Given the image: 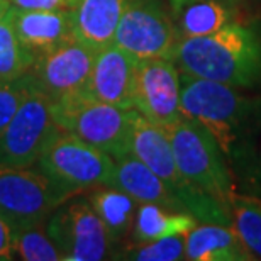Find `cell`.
<instances>
[{
	"instance_id": "6da1fadb",
	"label": "cell",
	"mask_w": 261,
	"mask_h": 261,
	"mask_svg": "<svg viewBox=\"0 0 261 261\" xmlns=\"http://www.w3.org/2000/svg\"><path fill=\"white\" fill-rule=\"evenodd\" d=\"M171 60L197 78L254 90L261 87V24L229 22L198 38H180Z\"/></svg>"
},
{
	"instance_id": "7a4b0ae2",
	"label": "cell",
	"mask_w": 261,
	"mask_h": 261,
	"mask_svg": "<svg viewBox=\"0 0 261 261\" xmlns=\"http://www.w3.org/2000/svg\"><path fill=\"white\" fill-rule=\"evenodd\" d=\"M180 111L214 136L227 163H246L259 126V100L244 95L241 88L181 73Z\"/></svg>"
},
{
	"instance_id": "3957f363",
	"label": "cell",
	"mask_w": 261,
	"mask_h": 261,
	"mask_svg": "<svg viewBox=\"0 0 261 261\" xmlns=\"http://www.w3.org/2000/svg\"><path fill=\"white\" fill-rule=\"evenodd\" d=\"M129 153L153 170L171 190L184 211L198 222L231 226V214L227 208L180 173L166 129L149 122L138 111L134 112L130 126Z\"/></svg>"
},
{
	"instance_id": "277c9868",
	"label": "cell",
	"mask_w": 261,
	"mask_h": 261,
	"mask_svg": "<svg viewBox=\"0 0 261 261\" xmlns=\"http://www.w3.org/2000/svg\"><path fill=\"white\" fill-rule=\"evenodd\" d=\"M51 112L61 130L76 136L114 160L129 153L134 109L111 106L82 92L51 102Z\"/></svg>"
},
{
	"instance_id": "5b68a950",
	"label": "cell",
	"mask_w": 261,
	"mask_h": 261,
	"mask_svg": "<svg viewBox=\"0 0 261 261\" xmlns=\"http://www.w3.org/2000/svg\"><path fill=\"white\" fill-rule=\"evenodd\" d=\"M166 133L180 173L229 211L234 194L232 173L214 136L184 116Z\"/></svg>"
},
{
	"instance_id": "8992f818",
	"label": "cell",
	"mask_w": 261,
	"mask_h": 261,
	"mask_svg": "<svg viewBox=\"0 0 261 261\" xmlns=\"http://www.w3.org/2000/svg\"><path fill=\"white\" fill-rule=\"evenodd\" d=\"M39 171L68 198L82 190L111 187L116 160L66 130H58L36 161Z\"/></svg>"
},
{
	"instance_id": "52a82bcc",
	"label": "cell",
	"mask_w": 261,
	"mask_h": 261,
	"mask_svg": "<svg viewBox=\"0 0 261 261\" xmlns=\"http://www.w3.org/2000/svg\"><path fill=\"white\" fill-rule=\"evenodd\" d=\"M46 232L65 261H100L114 244L88 200H65L44 222Z\"/></svg>"
},
{
	"instance_id": "ba28073f",
	"label": "cell",
	"mask_w": 261,
	"mask_h": 261,
	"mask_svg": "<svg viewBox=\"0 0 261 261\" xmlns=\"http://www.w3.org/2000/svg\"><path fill=\"white\" fill-rule=\"evenodd\" d=\"M65 200L68 197L41 171L0 166V214L10 231L46 222Z\"/></svg>"
},
{
	"instance_id": "9c48e42d",
	"label": "cell",
	"mask_w": 261,
	"mask_h": 261,
	"mask_svg": "<svg viewBox=\"0 0 261 261\" xmlns=\"http://www.w3.org/2000/svg\"><path fill=\"white\" fill-rule=\"evenodd\" d=\"M58 130L51 112V100L41 92H33L0 130V166L31 168Z\"/></svg>"
},
{
	"instance_id": "30bf717a",
	"label": "cell",
	"mask_w": 261,
	"mask_h": 261,
	"mask_svg": "<svg viewBox=\"0 0 261 261\" xmlns=\"http://www.w3.org/2000/svg\"><path fill=\"white\" fill-rule=\"evenodd\" d=\"M180 34L160 0H130L119 20L114 43L134 58H171Z\"/></svg>"
},
{
	"instance_id": "8fae6325",
	"label": "cell",
	"mask_w": 261,
	"mask_h": 261,
	"mask_svg": "<svg viewBox=\"0 0 261 261\" xmlns=\"http://www.w3.org/2000/svg\"><path fill=\"white\" fill-rule=\"evenodd\" d=\"M97 49L75 38L36 55L28 78L51 102L85 92Z\"/></svg>"
},
{
	"instance_id": "7c38bea8",
	"label": "cell",
	"mask_w": 261,
	"mask_h": 261,
	"mask_svg": "<svg viewBox=\"0 0 261 261\" xmlns=\"http://www.w3.org/2000/svg\"><path fill=\"white\" fill-rule=\"evenodd\" d=\"M181 71L171 58L138 61L134 109L156 126L168 129L181 119Z\"/></svg>"
},
{
	"instance_id": "4fadbf2b",
	"label": "cell",
	"mask_w": 261,
	"mask_h": 261,
	"mask_svg": "<svg viewBox=\"0 0 261 261\" xmlns=\"http://www.w3.org/2000/svg\"><path fill=\"white\" fill-rule=\"evenodd\" d=\"M138 58L116 43L97 51L90 78L83 93L122 109H134V83Z\"/></svg>"
},
{
	"instance_id": "5bb4252c",
	"label": "cell",
	"mask_w": 261,
	"mask_h": 261,
	"mask_svg": "<svg viewBox=\"0 0 261 261\" xmlns=\"http://www.w3.org/2000/svg\"><path fill=\"white\" fill-rule=\"evenodd\" d=\"M130 0H76L71 12L73 38L93 49L114 43L119 20Z\"/></svg>"
},
{
	"instance_id": "9a60e30c",
	"label": "cell",
	"mask_w": 261,
	"mask_h": 261,
	"mask_svg": "<svg viewBox=\"0 0 261 261\" xmlns=\"http://www.w3.org/2000/svg\"><path fill=\"white\" fill-rule=\"evenodd\" d=\"M10 17L20 43L36 55L73 38L70 10H28L12 7Z\"/></svg>"
},
{
	"instance_id": "2e32d148",
	"label": "cell",
	"mask_w": 261,
	"mask_h": 261,
	"mask_svg": "<svg viewBox=\"0 0 261 261\" xmlns=\"http://www.w3.org/2000/svg\"><path fill=\"white\" fill-rule=\"evenodd\" d=\"M111 187L126 192L138 203H158L170 211L185 212L165 181L130 153L116 160Z\"/></svg>"
},
{
	"instance_id": "e0dca14e",
	"label": "cell",
	"mask_w": 261,
	"mask_h": 261,
	"mask_svg": "<svg viewBox=\"0 0 261 261\" xmlns=\"http://www.w3.org/2000/svg\"><path fill=\"white\" fill-rule=\"evenodd\" d=\"M185 259L249 261L254 256L244 246L232 226L198 222L185 234Z\"/></svg>"
},
{
	"instance_id": "ac0fdd59",
	"label": "cell",
	"mask_w": 261,
	"mask_h": 261,
	"mask_svg": "<svg viewBox=\"0 0 261 261\" xmlns=\"http://www.w3.org/2000/svg\"><path fill=\"white\" fill-rule=\"evenodd\" d=\"M170 15L180 38H198L234 20L229 0H170Z\"/></svg>"
},
{
	"instance_id": "d6986e66",
	"label": "cell",
	"mask_w": 261,
	"mask_h": 261,
	"mask_svg": "<svg viewBox=\"0 0 261 261\" xmlns=\"http://www.w3.org/2000/svg\"><path fill=\"white\" fill-rule=\"evenodd\" d=\"M198 221L189 212H176L158 203H141L133 222L136 243H149L154 239L187 234Z\"/></svg>"
},
{
	"instance_id": "ffe728a7",
	"label": "cell",
	"mask_w": 261,
	"mask_h": 261,
	"mask_svg": "<svg viewBox=\"0 0 261 261\" xmlns=\"http://www.w3.org/2000/svg\"><path fill=\"white\" fill-rule=\"evenodd\" d=\"M88 202L106 226L114 243L122 239L133 227L136 200L126 192L114 189V187H100L88 197Z\"/></svg>"
},
{
	"instance_id": "44dd1931",
	"label": "cell",
	"mask_w": 261,
	"mask_h": 261,
	"mask_svg": "<svg viewBox=\"0 0 261 261\" xmlns=\"http://www.w3.org/2000/svg\"><path fill=\"white\" fill-rule=\"evenodd\" d=\"M231 226L254 258L261 259V197L234 192L229 203Z\"/></svg>"
},
{
	"instance_id": "7402d4cb",
	"label": "cell",
	"mask_w": 261,
	"mask_h": 261,
	"mask_svg": "<svg viewBox=\"0 0 261 261\" xmlns=\"http://www.w3.org/2000/svg\"><path fill=\"white\" fill-rule=\"evenodd\" d=\"M36 53L20 43L10 12L0 20V80H15L28 73Z\"/></svg>"
},
{
	"instance_id": "603a6c76",
	"label": "cell",
	"mask_w": 261,
	"mask_h": 261,
	"mask_svg": "<svg viewBox=\"0 0 261 261\" xmlns=\"http://www.w3.org/2000/svg\"><path fill=\"white\" fill-rule=\"evenodd\" d=\"M25 261H60L61 254L46 232L44 222L12 231V258Z\"/></svg>"
},
{
	"instance_id": "cb8c5ba5",
	"label": "cell",
	"mask_w": 261,
	"mask_h": 261,
	"mask_svg": "<svg viewBox=\"0 0 261 261\" xmlns=\"http://www.w3.org/2000/svg\"><path fill=\"white\" fill-rule=\"evenodd\" d=\"M143 246L129 251L126 258L138 261H176L185 259V234H173L154 239L149 243H141Z\"/></svg>"
},
{
	"instance_id": "d4e9b609",
	"label": "cell",
	"mask_w": 261,
	"mask_h": 261,
	"mask_svg": "<svg viewBox=\"0 0 261 261\" xmlns=\"http://www.w3.org/2000/svg\"><path fill=\"white\" fill-rule=\"evenodd\" d=\"M33 92H38L28 75H22L15 80H0V130H2L10 119L19 111L20 103Z\"/></svg>"
},
{
	"instance_id": "484cf974",
	"label": "cell",
	"mask_w": 261,
	"mask_h": 261,
	"mask_svg": "<svg viewBox=\"0 0 261 261\" xmlns=\"http://www.w3.org/2000/svg\"><path fill=\"white\" fill-rule=\"evenodd\" d=\"M10 4L28 10H71L76 0H10Z\"/></svg>"
},
{
	"instance_id": "4316f807",
	"label": "cell",
	"mask_w": 261,
	"mask_h": 261,
	"mask_svg": "<svg viewBox=\"0 0 261 261\" xmlns=\"http://www.w3.org/2000/svg\"><path fill=\"white\" fill-rule=\"evenodd\" d=\"M12 259V231L0 214V261Z\"/></svg>"
},
{
	"instance_id": "83f0119b",
	"label": "cell",
	"mask_w": 261,
	"mask_h": 261,
	"mask_svg": "<svg viewBox=\"0 0 261 261\" xmlns=\"http://www.w3.org/2000/svg\"><path fill=\"white\" fill-rule=\"evenodd\" d=\"M10 9H12L10 0H0V20H2L5 15L10 12Z\"/></svg>"
},
{
	"instance_id": "f1b7e54d",
	"label": "cell",
	"mask_w": 261,
	"mask_h": 261,
	"mask_svg": "<svg viewBox=\"0 0 261 261\" xmlns=\"http://www.w3.org/2000/svg\"><path fill=\"white\" fill-rule=\"evenodd\" d=\"M229 2H232V0H229Z\"/></svg>"
}]
</instances>
